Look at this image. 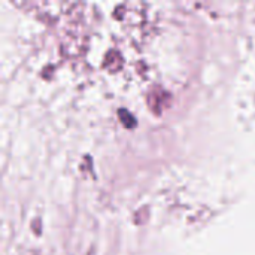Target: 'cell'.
I'll use <instances>...</instances> for the list:
<instances>
[{"label": "cell", "mask_w": 255, "mask_h": 255, "mask_svg": "<svg viewBox=\"0 0 255 255\" xmlns=\"http://www.w3.org/2000/svg\"><path fill=\"white\" fill-rule=\"evenodd\" d=\"M118 115H123V117L126 115V120H124V123H126L127 126H131V124H133V123H130V120H134V118H133V117H131V115H130L127 111H120V112H118Z\"/></svg>", "instance_id": "obj_1"}]
</instances>
